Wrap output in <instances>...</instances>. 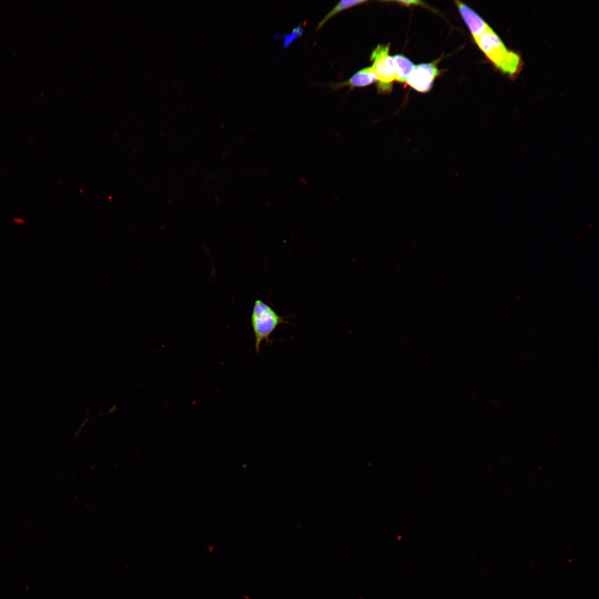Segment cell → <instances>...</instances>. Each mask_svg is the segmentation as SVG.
<instances>
[{
	"instance_id": "7a4b0ae2",
	"label": "cell",
	"mask_w": 599,
	"mask_h": 599,
	"mask_svg": "<svg viewBox=\"0 0 599 599\" xmlns=\"http://www.w3.org/2000/svg\"><path fill=\"white\" fill-rule=\"evenodd\" d=\"M30 444L31 445H35V446H40V447H43V446H47V440L44 438H41V437H33V438H30Z\"/></svg>"
},
{
	"instance_id": "6da1fadb",
	"label": "cell",
	"mask_w": 599,
	"mask_h": 599,
	"mask_svg": "<svg viewBox=\"0 0 599 599\" xmlns=\"http://www.w3.org/2000/svg\"><path fill=\"white\" fill-rule=\"evenodd\" d=\"M561 74L566 77V92L569 95L578 93L589 80L599 74V51L591 53L581 65L567 69Z\"/></svg>"
}]
</instances>
